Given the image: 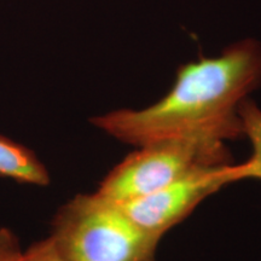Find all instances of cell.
I'll return each mask as SVG.
<instances>
[{"label":"cell","instance_id":"cell-1","mask_svg":"<svg viewBox=\"0 0 261 261\" xmlns=\"http://www.w3.org/2000/svg\"><path fill=\"white\" fill-rule=\"evenodd\" d=\"M261 87V41L244 38L217 56L181 64L165 96L142 109H115L90 122L120 142L138 146L169 138L243 137L238 108Z\"/></svg>","mask_w":261,"mask_h":261},{"label":"cell","instance_id":"cell-2","mask_svg":"<svg viewBox=\"0 0 261 261\" xmlns=\"http://www.w3.org/2000/svg\"><path fill=\"white\" fill-rule=\"evenodd\" d=\"M48 237L68 261H156L161 241L98 192L79 194L61 205Z\"/></svg>","mask_w":261,"mask_h":261},{"label":"cell","instance_id":"cell-3","mask_svg":"<svg viewBox=\"0 0 261 261\" xmlns=\"http://www.w3.org/2000/svg\"><path fill=\"white\" fill-rule=\"evenodd\" d=\"M232 163L221 139L211 136L169 138L138 146L100 181L96 192L125 203L158 191L197 169Z\"/></svg>","mask_w":261,"mask_h":261},{"label":"cell","instance_id":"cell-4","mask_svg":"<svg viewBox=\"0 0 261 261\" xmlns=\"http://www.w3.org/2000/svg\"><path fill=\"white\" fill-rule=\"evenodd\" d=\"M228 165L231 163L197 169L158 191L117 204L143 230L162 238L187 219L205 198L230 185Z\"/></svg>","mask_w":261,"mask_h":261},{"label":"cell","instance_id":"cell-5","mask_svg":"<svg viewBox=\"0 0 261 261\" xmlns=\"http://www.w3.org/2000/svg\"><path fill=\"white\" fill-rule=\"evenodd\" d=\"M0 178L33 187H47L50 173L33 150L0 135Z\"/></svg>","mask_w":261,"mask_h":261},{"label":"cell","instance_id":"cell-6","mask_svg":"<svg viewBox=\"0 0 261 261\" xmlns=\"http://www.w3.org/2000/svg\"><path fill=\"white\" fill-rule=\"evenodd\" d=\"M238 115L242 123L243 137L249 140L252 146V154L242 163L228 165L227 179L230 185L248 179L261 180V108L249 97L241 103Z\"/></svg>","mask_w":261,"mask_h":261},{"label":"cell","instance_id":"cell-7","mask_svg":"<svg viewBox=\"0 0 261 261\" xmlns=\"http://www.w3.org/2000/svg\"><path fill=\"white\" fill-rule=\"evenodd\" d=\"M0 261H25L18 237L8 227H0Z\"/></svg>","mask_w":261,"mask_h":261},{"label":"cell","instance_id":"cell-8","mask_svg":"<svg viewBox=\"0 0 261 261\" xmlns=\"http://www.w3.org/2000/svg\"><path fill=\"white\" fill-rule=\"evenodd\" d=\"M24 256L25 261H68L61 255L50 237L33 243L24 250Z\"/></svg>","mask_w":261,"mask_h":261}]
</instances>
